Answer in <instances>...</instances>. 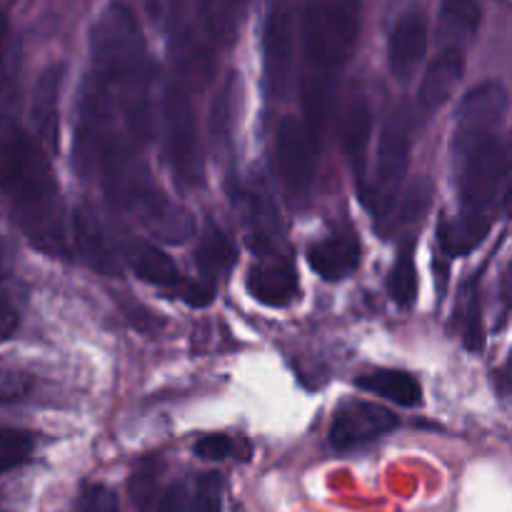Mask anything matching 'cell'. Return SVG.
I'll use <instances>...</instances> for the list:
<instances>
[{
  "mask_svg": "<svg viewBox=\"0 0 512 512\" xmlns=\"http://www.w3.org/2000/svg\"><path fill=\"white\" fill-rule=\"evenodd\" d=\"M155 65L138 20L125 5H110L90 33V65L78 100L75 165L100 175L140 160L155 135Z\"/></svg>",
  "mask_w": 512,
  "mask_h": 512,
  "instance_id": "6da1fadb",
  "label": "cell"
},
{
  "mask_svg": "<svg viewBox=\"0 0 512 512\" xmlns=\"http://www.w3.org/2000/svg\"><path fill=\"white\" fill-rule=\"evenodd\" d=\"M363 28L360 0H308L300 15V105L315 148H323L335 93Z\"/></svg>",
  "mask_w": 512,
  "mask_h": 512,
  "instance_id": "7a4b0ae2",
  "label": "cell"
},
{
  "mask_svg": "<svg viewBox=\"0 0 512 512\" xmlns=\"http://www.w3.org/2000/svg\"><path fill=\"white\" fill-rule=\"evenodd\" d=\"M0 163H3V193L25 240L50 258L68 260L73 240H70L58 180L50 168L48 155L38 140L30 138L10 118H5L3 123Z\"/></svg>",
  "mask_w": 512,
  "mask_h": 512,
  "instance_id": "3957f363",
  "label": "cell"
},
{
  "mask_svg": "<svg viewBox=\"0 0 512 512\" xmlns=\"http://www.w3.org/2000/svg\"><path fill=\"white\" fill-rule=\"evenodd\" d=\"M250 0H175L170 20L175 78L185 88H203L215 73L218 53L230 48Z\"/></svg>",
  "mask_w": 512,
  "mask_h": 512,
  "instance_id": "277c9868",
  "label": "cell"
},
{
  "mask_svg": "<svg viewBox=\"0 0 512 512\" xmlns=\"http://www.w3.org/2000/svg\"><path fill=\"white\" fill-rule=\"evenodd\" d=\"M163 135L165 155L173 170V178L183 188H200L203 185L205 165L203 148H200L198 115L185 85L170 78L163 93Z\"/></svg>",
  "mask_w": 512,
  "mask_h": 512,
  "instance_id": "5b68a950",
  "label": "cell"
},
{
  "mask_svg": "<svg viewBox=\"0 0 512 512\" xmlns=\"http://www.w3.org/2000/svg\"><path fill=\"white\" fill-rule=\"evenodd\" d=\"M410 135H413V120L408 108H398L390 113L383 133H380L378 158L368 185L360 193L365 208L375 215H388L395 208L403 190L405 175L410 168Z\"/></svg>",
  "mask_w": 512,
  "mask_h": 512,
  "instance_id": "8992f818",
  "label": "cell"
},
{
  "mask_svg": "<svg viewBox=\"0 0 512 512\" xmlns=\"http://www.w3.org/2000/svg\"><path fill=\"white\" fill-rule=\"evenodd\" d=\"M508 90L498 80H485L463 95L455 113L453 160L463 163L475 148L493 140L508 113Z\"/></svg>",
  "mask_w": 512,
  "mask_h": 512,
  "instance_id": "52a82bcc",
  "label": "cell"
},
{
  "mask_svg": "<svg viewBox=\"0 0 512 512\" xmlns=\"http://www.w3.org/2000/svg\"><path fill=\"white\" fill-rule=\"evenodd\" d=\"M512 170V140L495 135L493 140L475 148L463 163L455 165L458 173L460 210L470 215H488L490 203L500 183Z\"/></svg>",
  "mask_w": 512,
  "mask_h": 512,
  "instance_id": "ba28073f",
  "label": "cell"
},
{
  "mask_svg": "<svg viewBox=\"0 0 512 512\" xmlns=\"http://www.w3.org/2000/svg\"><path fill=\"white\" fill-rule=\"evenodd\" d=\"M318 153L308 128L295 115H285L275 130V170L280 185L293 205L308 203L310 188L315 180Z\"/></svg>",
  "mask_w": 512,
  "mask_h": 512,
  "instance_id": "9c48e42d",
  "label": "cell"
},
{
  "mask_svg": "<svg viewBox=\"0 0 512 512\" xmlns=\"http://www.w3.org/2000/svg\"><path fill=\"white\" fill-rule=\"evenodd\" d=\"M295 3L270 0L263 28V85L270 100H283L288 93L295 53Z\"/></svg>",
  "mask_w": 512,
  "mask_h": 512,
  "instance_id": "30bf717a",
  "label": "cell"
},
{
  "mask_svg": "<svg viewBox=\"0 0 512 512\" xmlns=\"http://www.w3.org/2000/svg\"><path fill=\"white\" fill-rule=\"evenodd\" d=\"M400 425V418L393 410L383 408L370 400H345L335 410L333 425H330V443L335 450H355L360 445L378 440L380 435L390 433Z\"/></svg>",
  "mask_w": 512,
  "mask_h": 512,
  "instance_id": "8fae6325",
  "label": "cell"
},
{
  "mask_svg": "<svg viewBox=\"0 0 512 512\" xmlns=\"http://www.w3.org/2000/svg\"><path fill=\"white\" fill-rule=\"evenodd\" d=\"M428 53V18L413 5L393 23L388 35V68L395 80L408 83Z\"/></svg>",
  "mask_w": 512,
  "mask_h": 512,
  "instance_id": "7c38bea8",
  "label": "cell"
},
{
  "mask_svg": "<svg viewBox=\"0 0 512 512\" xmlns=\"http://www.w3.org/2000/svg\"><path fill=\"white\" fill-rule=\"evenodd\" d=\"M370 133H373V110L365 95H353L345 103L343 113H340V148H343L345 160L353 168L355 183H358V195L363 193L368 185V143Z\"/></svg>",
  "mask_w": 512,
  "mask_h": 512,
  "instance_id": "4fadbf2b",
  "label": "cell"
},
{
  "mask_svg": "<svg viewBox=\"0 0 512 512\" xmlns=\"http://www.w3.org/2000/svg\"><path fill=\"white\" fill-rule=\"evenodd\" d=\"M70 240H73L75 250H78L80 260L88 268H93L100 275H120L123 265L115 255L113 243H110L108 233L100 225L98 215L88 208V205H78L70 218Z\"/></svg>",
  "mask_w": 512,
  "mask_h": 512,
  "instance_id": "5bb4252c",
  "label": "cell"
},
{
  "mask_svg": "<svg viewBox=\"0 0 512 512\" xmlns=\"http://www.w3.org/2000/svg\"><path fill=\"white\" fill-rule=\"evenodd\" d=\"M245 288L258 300L260 305L268 308H288L298 300L300 280L295 273L293 263L283 258H263L248 270Z\"/></svg>",
  "mask_w": 512,
  "mask_h": 512,
  "instance_id": "9a60e30c",
  "label": "cell"
},
{
  "mask_svg": "<svg viewBox=\"0 0 512 512\" xmlns=\"http://www.w3.org/2000/svg\"><path fill=\"white\" fill-rule=\"evenodd\" d=\"M65 78V65L53 63L38 75V83H35L33 100H30V118H33L35 135H38V143L43 148H48V153H58L60 148V88H63Z\"/></svg>",
  "mask_w": 512,
  "mask_h": 512,
  "instance_id": "2e32d148",
  "label": "cell"
},
{
  "mask_svg": "<svg viewBox=\"0 0 512 512\" xmlns=\"http://www.w3.org/2000/svg\"><path fill=\"white\" fill-rule=\"evenodd\" d=\"M465 75V50L445 48L433 63L425 68L418 88V108L425 118L438 113L460 85Z\"/></svg>",
  "mask_w": 512,
  "mask_h": 512,
  "instance_id": "e0dca14e",
  "label": "cell"
},
{
  "mask_svg": "<svg viewBox=\"0 0 512 512\" xmlns=\"http://www.w3.org/2000/svg\"><path fill=\"white\" fill-rule=\"evenodd\" d=\"M230 198H233V205L243 215L245 225H248L253 248L270 250L273 235L278 233V218H275L273 203H270L263 185L235 178L233 185H230Z\"/></svg>",
  "mask_w": 512,
  "mask_h": 512,
  "instance_id": "ac0fdd59",
  "label": "cell"
},
{
  "mask_svg": "<svg viewBox=\"0 0 512 512\" xmlns=\"http://www.w3.org/2000/svg\"><path fill=\"white\" fill-rule=\"evenodd\" d=\"M360 255H363V248L353 233H333L310 245L305 258L315 275L330 280V283H338L358 270L360 260H363Z\"/></svg>",
  "mask_w": 512,
  "mask_h": 512,
  "instance_id": "d6986e66",
  "label": "cell"
},
{
  "mask_svg": "<svg viewBox=\"0 0 512 512\" xmlns=\"http://www.w3.org/2000/svg\"><path fill=\"white\" fill-rule=\"evenodd\" d=\"M158 512H223V480L218 473H200L170 485Z\"/></svg>",
  "mask_w": 512,
  "mask_h": 512,
  "instance_id": "ffe728a7",
  "label": "cell"
},
{
  "mask_svg": "<svg viewBox=\"0 0 512 512\" xmlns=\"http://www.w3.org/2000/svg\"><path fill=\"white\" fill-rule=\"evenodd\" d=\"M123 263L140 280L155 285V288L173 290V293L183 290L185 278L180 275L178 265L170 260V255H165L158 245L148 243V240H128L123 245Z\"/></svg>",
  "mask_w": 512,
  "mask_h": 512,
  "instance_id": "44dd1931",
  "label": "cell"
},
{
  "mask_svg": "<svg viewBox=\"0 0 512 512\" xmlns=\"http://www.w3.org/2000/svg\"><path fill=\"white\" fill-rule=\"evenodd\" d=\"M490 233L488 215H470L460 210V215L440 218L438 223V245L445 258H463L473 253Z\"/></svg>",
  "mask_w": 512,
  "mask_h": 512,
  "instance_id": "7402d4cb",
  "label": "cell"
},
{
  "mask_svg": "<svg viewBox=\"0 0 512 512\" xmlns=\"http://www.w3.org/2000/svg\"><path fill=\"white\" fill-rule=\"evenodd\" d=\"M360 390L370 395H378V398L390 400V403L400 405V408H415V405L423 403V388H420L418 380L413 378L405 370L395 368H378L370 370V373L360 375L355 380Z\"/></svg>",
  "mask_w": 512,
  "mask_h": 512,
  "instance_id": "603a6c76",
  "label": "cell"
},
{
  "mask_svg": "<svg viewBox=\"0 0 512 512\" xmlns=\"http://www.w3.org/2000/svg\"><path fill=\"white\" fill-rule=\"evenodd\" d=\"M483 10L475 0H443L440 5V35L445 48L465 50L480 33Z\"/></svg>",
  "mask_w": 512,
  "mask_h": 512,
  "instance_id": "cb8c5ba5",
  "label": "cell"
},
{
  "mask_svg": "<svg viewBox=\"0 0 512 512\" xmlns=\"http://www.w3.org/2000/svg\"><path fill=\"white\" fill-rule=\"evenodd\" d=\"M235 263V243L228 238L223 228L215 223H205L200 233L198 248H195V265L200 270V278L213 280L223 275Z\"/></svg>",
  "mask_w": 512,
  "mask_h": 512,
  "instance_id": "d4e9b609",
  "label": "cell"
},
{
  "mask_svg": "<svg viewBox=\"0 0 512 512\" xmlns=\"http://www.w3.org/2000/svg\"><path fill=\"white\" fill-rule=\"evenodd\" d=\"M388 293L398 308H413L418 298V268H415V245L408 243L400 248L393 268L388 275Z\"/></svg>",
  "mask_w": 512,
  "mask_h": 512,
  "instance_id": "484cf974",
  "label": "cell"
},
{
  "mask_svg": "<svg viewBox=\"0 0 512 512\" xmlns=\"http://www.w3.org/2000/svg\"><path fill=\"white\" fill-rule=\"evenodd\" d=\"M460 328H463V343L470 353H480L485 348V333H483V308H480V293L475 283L465 288L463 308H458Z\"/></svg>",
  "mask_w": 512,
  "mask_h": 512,
  "instance_id": "4316f807",
  "label": "cell"
},
{
  "mask_svg": "<svg viewBox=\"0 0 512 512\" xmlns=\"http://www.w3.org/2000/svg\"><path fill=\"white\" fill-rule=\"evenodd\" d=\"M33 448V435L28 430L5 428L3 438H0V463H3V473H10V470L28 463V458L33 455Z\"/></svg>",
  "mask_w": 512,
  "mask_h": 512,
  "instance_id": "83f0119b",
  "label": "cell"
},
{
  "mask_svg": "<svg viewBox=\"0 0 512 512\" xmlns=\"http://www.w3.org/2000/svg\"><path fill=\"white\" fill-rule=\"evenodd\" d=\"M75 512H120L118 495L105 485H88L78 498Z\"/></svg>",
  "mask_w": 512,
  "mask_h": 512,
  "instance_id": "f1b7e54d",
  "label": "cell"
},
{
  "mask_svg": "<svg viewBox=\"0 0 512 512\" xmlns=\"http://www.w3.org/2000/svg\"><path fill=\"white\" fill-rule=\"evenodd\" d=\"M235 98H238V88H235V75H230L228 83H225L223 88V95H220L218 105H215L213 135H220V138L228 135L230 123H233V113H235Z\"/></svg>",
  "mask_w": 512,
  "mask_h": 512,
  "instance_id": "f546056e",
  "label": "cell"
},
{
  "mask_svg": "<svg viewBox=\"0 0 512 512\" xmlns=\"http://www.w3.org/2000/svg\"><path fill=\"white\" fill-rule=\"evenodd\" d=\"M193 453L198 455L200 460H208V463H220V460H225L233 453V440L225 433L203 435V438L195 440Z\"/></svg>",
  "mask_w": 512,
  "mask_h": 512,
  "instance_id": "4dcf8cb0",
  "label": "cell"
},
{
  "mask_svg": "<svg viewBox=\"0 0 512 512\" xmlns=\"http://www.w3.org/2000/svg\"><path fill=\"white\" fill-rule=\"evenodd\" d=\"M158 473H160V465L153 463V460H145V463L138 468V473L133 475V488H130V493H133V500L140 505V508L148 505L150 495H153V485L155 480H158Z\"/></svg>",
  "mask_w": 512,
  "mask_h": 512,
  "instance_id": "1f68e13d",
  "label": "cell"
},
{
  "mask_svg": "<svg viewBox=\"0 0 512 512\" xmlns=\"http://www.w3.org/2000/svg\"><path fill=\"white\" fill-rule=\"evenodd\" d=\"M178 295L185 300V303L193 305V308H205V305L213 303L215 283L213 280H205V278L185 280L183 290H180Z\"/></svg>",
  "mask_w": 512,
  "mask_h": 512,
  "instance_id": "d6a6232c",
  "label": "cell"
},
{
  "mask_svg": "<svg viewBox=\"0 0 512 512\" xmlns=\"http://www.w3.org/2000/svg\"><path fill=\"white\" fill-rule=\"evenodd\" d=\"M125 318L135 325L143 333H155L158 328H163V320L155 313H150L143 305H125Z\"/></svg>",
  "mask_w": 512,
  "mask_h": 512,
  "instance_id": "836d02e7",
  "label": "cell"
},
{
  "mask_svg": "<svg viewBox=\"0 0 512 512\" xmlns=\"http://www.w3.org/2000/svg\"><path fill=\"white\" fill-rule=\"evenodd\" d=\"M503 210H505V215H508V218H512V185H510V190H508V193H505V200H503Z\"/></svg>",
  "mask_w": 512,
  "mask_h": 512,
  "instance_id": "e575fe53",
  "label": "cell"
}]
</instances>
